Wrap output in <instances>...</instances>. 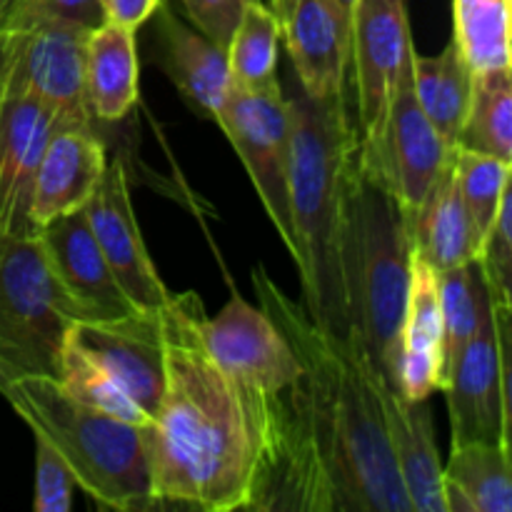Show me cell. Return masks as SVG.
Here are the masks:
<instances>
[{"mask_svg":"<svg viewBox=\"0 0 512 512\" xmlns=\"http://www.w3.org/2000/svg\"><path fill=\"white\" fill-rule=\"evenodd\" d=\"M258 305L285 335L300 370L263 400L243 405L250 498L265 512H413L405 498L373 388V363L353 333L310 318L253 270Z\"/></svg>","mask_w":512,"mask_h":512,"instance_id":"obj_1","label":"cell"},{"mask_svg":"<svg viewBox=\"0 0 512 512\" xmlns=\"http://www.w3.org/2000/svg\"><path fill=\"white\" fill-rule=\"evenodd\" d=\"M205 308L188 290L160 308L165 388L143 428L158 505L230 512L250 498V443L228 378L203 335Z\"/></svg>","mask_w":512,"mask_h":512,"instance_id":"obj_2","label":"cell"},{"mask_svg":"<svg viewBox=\"0 0 512 512\" xmlns=\"http://www.w3.org/2000/svg\"><path fill=\"white\" fill-rule=\"evenodd\" d=\"M290 110V223L303 308L345 338L350 330L343 273L345 195L360 130L353 98L313 100L295 88Z\"/></svg>","mask_w":512,"mask_h":512,"instance_id":"obj_3","label":"cell"},{"mask_svg":"<svg viewBox=\"0 0 512 512\" xmlns=\"http://www.w3.org/2000/svg\"><path fill=\"white\" fill-rule=\"evenodd\" d=\"M413 235L383 168L358 143L345 195L343 273L350 330L380 375L400 390V328Z\"/></svg>","mask_w":512,"mask_h":512,"instance_id":"obj_4","label":"cell"},{"mask_svg":"<svg viewBox=\"0 0 512 512\" xmlns=\"http://www.w3.org/2000/svg\"><path fill=\"white\" fill-rule=\"evenodd\" d=\"M0 393L33 435L58 450L90 498L123 512L158 508L143 428L75 403L53 378H20Z\"/></svg>","mask_w":512,"mask_h":512,"instance_id":"obj_5","label":"cell"},{"mask_svg":"<svg viewBox=\"0 0 512 512\" xmlns=\"http://www.w3.org/2000/svg\"><path fill=\"white\" fill-rule=\"evenodd\" d=\"M88 320L60 288L38 233L0 235V390L60 375L70 323Z\"/></svg>","mask_w":512,"mask_h":512,"instance_id":"obj_6","label":"cell"},{"mask_svg":"<svg viewBox=\"0 0 512 512\" xmlns=\"http://www.w3.org/2000/svg\"><path fill=\"white\" fill-rule=\"evenodd\" d=\"M243 160L260 203L268 210L285 248L293 250L290 223V110L280 83L230 90L215 115Z\"/></svg>","mask_w":512,"mask_h":512,"instance_id":"obj_7","label":"cell"},{"mask_svg":"<svg viewBox=\"0 0 512 512\" xmlns=\"http://www.w3.org/2000/svg\"><path fill=\"white\" fill-rule=\"evenodd\" d=\"M415 53L405 0H358L350 23V78L360 145L378 160L400 70Z\"/></svg>","mask_w":512,"mask_h":512,"instance_id":"obj_8","label":"cell"},{"mask_svg":"<svg viewBox=\"0 0 512 512\" xmlns=\"http://www.w3.org/2000/svg\"><path fill=\"white\" fill-rule=\"evenodd\" d=\"M510 315L485 303L473 340L465 345L443 393L448 400L453 448L500 443L510 448V388L508 350Z\"/></svg>","mask_w":512,"mask_h":512,"instance_id":"obj_9","label":"cell"},{"mask_svg":"<svg viewBox=\"0 0 512 512\" xmlns=\"http://www.w3.org/2000/svg\"><path fill=\"white\" fill-rule=\"evenodd\" d=\"M13 33L10 80L55 110L60 123L93 125L85 103V50L90 28L38 15L5 28Z\"/></svg>","mask_w":512,"mask_h":512,"instance_id":"obj_10","label":"cell"},{"mask_svg":"<svg viewBox=\"0 0 512 512\" xmlns=\"http://www.w3.org/2000/svg\"><path fill=\"white\" fill-rule=\"evenodd\" d=\"M83 210L100 245V253L125 298L138 310L165 308L173 293L160 280L143 243L123 160L108 163L103 180Z\"/></svg>","mask_w":512,"mask_h":512,"instance_id":"obj_11","label":"cell"},{"mask_svg":"<svg viewBox=\"0 0 512 512\" xmlns=\"http://www.w3.org/2000/svg\"><path fill=\"white\" fill-rule=\"evenodd\" d=\"M413 55L400 70L385 120L383 145L378 160H373L383 168L400 208L408 215V223L455 150L445 143L420 108L413 85Z\"/></svg>","mask_w":512,"mask_h":512,"instance_id":"obj_12","label":"cell"},{"mask_svg":"<svg viewBox=\"0 0 512 512\" xmlns=\"http://www.w3.org/2000/svg\"><path fill=\"white\" fill-rule=\"evenodd\" d=\"M68 333L153 418L165 388L160 310H133L110 320H75Z\"/></svg>","mask_w":512,"mask_h":512,"instance_id":"obj_13","label":"cell"},{"mask_svg":"<svg viewBox=\"0 0 512 512\" xmlns=\"http://www.w3.org/2000/svg\"><path fill=\"white\" fill-rule=\"evenodd\" d=\"M60 125L55 110L5 80L0 98V235H33L30 193L45 143Z\"/></svg>","mask_w":512,"mask_h":512,"instance_id":"obj_14","label":"cell"},{"mask_svg":"<svg viewBox=\"0 0 512 512\" xmlns=\"http://www.w3.org/2000/svg\"><path fill=\"white\" fill-rule=\"evenodd\" d=\"M280 38L288 48L298 88L308 98L348 95L350 20L335 0H290Z\"/></svg>","mask_w":512,"mask_h":512,"instance_id":"obj_15","label":"cell"},{"mask_svg":"<svg viewBox=\"0 0 512 512\" xmlns=\"http://www.w3.org/2000/svg\"><path fill=\"white\" fill-rule=\"evenodd\" d=\"M38 238L55 280L85 318L110 320L138 310L115 283L83 208L45 223L38 228Z\"/></svg>","mask_w":512,"mask_h":512,"instance_id":"obj_16","label":"cell"},{"mask_svg":"<svg viewBox=\"0 0 512 512\" xmlns=\"http://www.w3.org/2000/svg\"><path fill=\"white\" fill-rule=\"evenodd\" d=\"M108 168L105 143L95 125L60 123L45 143L30 193V223L43 228L53 218L85 208Z\"/></svg>","mask_w":512,"mask_h":512,"instance_id":"obj_17","label":"cell"},{"mask_svg":"<svg viewBox=\"0 0 512 512\" xmlns=\"http://www.w3.org/2000/svg\"><path fill=\"white\" fill-rule=\"evenodd\" d=\"M385 438L413 512H445L443 463L435 445V425L425 400H408L373 365Z\"/></svg>","mask_w":512,"mask_h":512,"instance_id":"obj_18","label":"cell"},{"mask_svg":"<svg viewBox=\"0 0 512 512\" xmlns=\"http://www.w3.org/2000/svg\"><path fill=\"white\" fill-rule=\"evenodd\" d=\"M443 363V313L438 273L413 250L408 300L400 328V393L428 400L440 383Z\"/></svg>","mask_w":512,"mask_h":512,"instance_id":"obj_19","label":"cell"},{"mask_svg":"<svg viewBox=\"0 0 512 512\" xmlns=\"http://www.w3.org/2000/svg\"><path fill=\"white\" fill-rule=\"evenodd\" d=\"M155 15L160 18V55L165 73L190 103L215 118L233 90L228 55L203 33L175 18L165 3Z\"/></svg>","mask_w":512,"mask_h":512,"instance_id":"obj_20","label":"cell"},{"mask_svg":"<svg viewBox=\"0 0 512 512\" xmlns=\"http://www.w3.org/2000/svg\"><path fill=\"white\" fill-rule=\"evenodd\" d=\"M138 78L135 30L110 20L90 30L85 50V103L93 120H123L138 103Z\"/></svg>","mask_w":512,"mask_h":512,"instance_id":"obj_21","label":"cell"},{"mask_svg":"<svg viewBox=\"0 0 512 512\" xmlns=\"http://www.w3.org/2000/svg\"><path fill=\"white\" fill-rule=\"evenodd\" d=\"M410 235H413V250L435 273L475 263L478 258L473 223L455 183L453 158L410 218Z\"/></svg>","mask_w":512,"mask_h":512,"instance_id":"obj_22","label":"cell"},{"mask_svg":"<svg viewBox=\"0 0 512 512\" xmlns=\"http://www.w3.org/2000/svg\"><path fill=\"white\" fill-rule=\"evenodd\" d=\"M413 85L423 113L443 135L445 143L455 148L473 88V70L463 60L458 45L450 40L443 53L433 58L415 53Z\"/></svg>","mask_w":512,"mask_h":512,"instance_id":"obj_23","label":"cell"},{"mask_svg":"<svg viewBox=\"0 0 512 512\" xmlns=\"http://www.w3.org/2000/svg\"><path fill=\"white\" fill-rule=\"evenodd\" d=\"M455 148L493 155L512 165V70L473 73L468 113Z\"/></svg>","mask_w":512,"mask_h":512,"instance_id":"obj_24","label":"cell"},{"mask_svg":"<svg viewBox=\"0 0 512 512\" xmlns=\"http://www.w3.org/2000/svg\"><path fill=\"white\" fill-rule=\"evenodd\" d=\"M450 453L448 468H443V483L453 485L463 495L470 512L512 510L510 448L478 440Z\"/></svg>","mask_w":512,"mask_h":512,"instance_id":"obj_25","label":"cell"},{"mask_svg":"<svg viewBox=\"0 0 512 512\" xmlns=\"http://www.w3.org/2000/svg\"><path fill=\"white\" fill-rule=\"evenodd\" d=\"M512 0H453V43L473 73L512 70Z\"/></svg>","mask_w":512,"mask_h":512,"instance_id":"obj_26","label":"cell"},{"mask_svg":"<svg viewBox=\"0 0 512 512\" xmlns=\"http://www.w3.org/2000/svg\"><path fill=\"white\" fill-rule=\"evenodd\" d=\"M58 385L75 403L98 410L103 415H110V418L120 420V423L135 425V428H145V425L153 423V418L125 393L123 385L88 350L80 348L70 338V333L65 335L63 353H60Z\"/></svg>","mask_w":512,"mask_h":512,"instance_id":"obj_27","label":"cell"},{"mask_svg":"<svg viewBox=\"0 0 512 512\" xmlns=\"http://www.w3.org/2000/svg\"><path fill=\"white\" fill-rule=\"evenodd\" d=\"M440 285V313H443V363H440L438 390L445 388L450 373L458 365L465 345L473 340L480 325L488 290L478 265L465 263L438 273Z\"/></svg>","mask_w":512,"mask_h":512,"instance_id":"obj_28","label":"cell"},{"mask_svg":"<svg viewBox=\"0 0 512 512\" xmlns=\"http://www.w3.org/2000/svg\"><path fill=\"white\" fill-rule=\"evenodd\" d=\"M278 43L280 23L273 10L263 0L250 3L225 50L235 88H263L278 80Z\"/></svg>","mask_w":512,"mask_h":512,"instance_id":"obj_29","label":"cell"},{"mask_svg":"<svg viewBox=\"0 0 512 512\" xmlns=\"http://www.w3.org/2000/svg\"><path fill=\"white\" fill-rule=\"evenodd\" d=\"M453 170L460 198H463L465 210H468L470 223H473L475 243H478L480 255V248H483L485 238H488L495 218H498L500 200H503L505 190L510 188V165L493 158V155L455 148Z\"/></svg>","mask_w":512,"mask_h":512,"instance_id":"obj_30","label":"cell"},{"mask_svg":"<svg viewBox=\"0 0 512 512\" xmlns=\"http://www.w3.org/2000/svg\"><path fill=\"white\" fill-rule=\"evenodd\" d=\"M510 188L505 190L503 200H500L498 218H495L493 230L485 238L483 248H480L478 265L480 275H483L485 290L490 295V305L498 313L510 315V273H512V233H510Z\"/></svg>","mask_w":512,"mask_h":512,"instance_id":"obj_31","label":"cell"},{"mask_svg":"<svg viewBox=\"0 0 512 512\" xmlns=\"http://www.w3.org/2000/svg\"><path fill=\"white\" fill-rule=\"evenodd\" d=\"M75 478L53 445L35 435V512H68Z\"/></svg>","mask_w":512,"mask_h":512,"instance_id":"obj_32","label":"cell"},{"mask_svg":"<svg viewBox=\"0 0 512 512\" xmlns=\"http://www.w3.org/2000/svg\"><path fill=\"white\" fill-rule=\"evenodd\" d=\"M178 3L198 33L213 40L220 50H228L243 10L255 0H178Z\"/></svg>","mask_w":512,"mask_h":512,"instance_id":"obj_33","label":"cell"},{"mask_svg":"<svg viewBox=\"0 0 512 512\" xmlns=\"http://www.w3.org/2000/svg\"><path fill=\"white\" fill-rule=\"evenodd\" d=\"M38 15L70 20V23L85 25V28L90 30L98 28L100 23H105L103 3H100V0H28V3L23 5V10H20L5 28H13V25L23 23V20L28 18H38Z\"/></svg>","mask_w":512,"mask_h":512,"instance_id":"obj_34","label":"cell"},{"mask_svg":"<svg viewBox=\"0 0 512 512\" xmlns=\"http://www.w3.org/2000/svg\"><path fill=\"white\" fill-rule=\"evenodd\" d=\"M100 3H103L105 20L138 30L145 20L153 18L163 0H100Z\"/></svg>","mask_w":512,"mask_h":512,"instance_id":"obj_35","label":"cell"},{"mask_svg":"<svg viewBox=\"0 0 512 512\" xmlns=\"http://www.w3.org/2000/svg\"><path fill=\"white\" fill-rule=\"evenodd\" d=\"M10 53H13V33L10 30H0V98H3L5 80H8Z\"/></svg>","mask_w":512,"mask_h":512,"instance_id":"obj_36","label":"cell"},{"mask_svg":"<svg viewBox=\"0 0 512 512\" xmlns=\"http://www.w3.org/2000/svg\"><path fill=\"white\" fill-rule=\"evenodd\" d=\"M25 3H28V0H3V18H0V30H3L5 25H8L10 20L20 13V10H23Z\"/></svg>","mask_w":512,"mask_h":512,"instance_id":"obj_37","label":"cell"},{"mask_svg":"<svg viewBox=\"0 0 512 512\" xmlns=\"http://www.w3.org/2000/svg\"><path fill=\"white\" fill-rule=\"evenodd\" d=\"M268 8L273 10V15L278 18V23H283L285 15H288L290 0H268Z\"/></svg>","mask_w":512,"mask_h":512,"instance_id":"obj_38","label":"cell"},{"mask_svg":"<svg viewBox=\"0 0 512 512\" xmlns=\"http://www.w3.org/2000/svg\"><path fill=\"white\" fill-rule=\"evenodd\" d=\"M355 3H358V0H335V5H338V8H340V13H343L345 18L350 20V23H353V10H355Z\"/></svg>","mask_w":512,"mask_h":512,"instance_id":"obj_39","label":"cell"},{"mask_svg":"<svg viewBox=\"0 0 512 512\" xmlns=\"http://www.w3.org/2000/svg\"><path fill=\"white\" fill-rule=\"evenodd\" d=\"M0 18H3V0H0Z\"/></svg>","mask_w":512,"mask_h":512,"instance_id":"obj_40","label":"cell"}]
</instances>
